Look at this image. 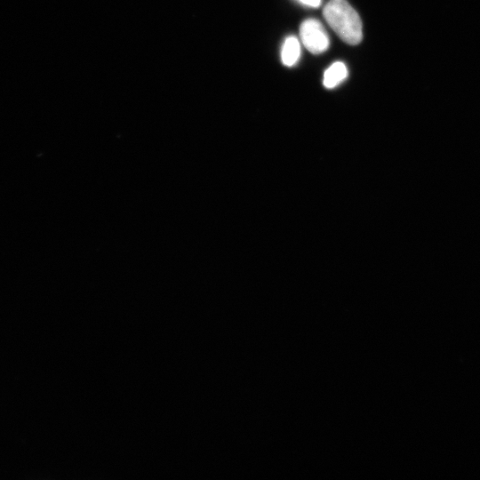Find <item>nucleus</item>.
<instances>
[{
  "instance_id": "obj_1",
  "label": "nucleus",
  "mask_w": 480,
  "mask_h": 480,
  "mask_svg": "<svg viewBox=\"0 0 480 480\" xmlns=\"http://www.w3.org/2000/svg\"><path fill=\"white\" fill-rule=\"evenodd\" d=\"M324 17L330 27L348 44L362 41V21L347 0H330L324 8Z\"/></svg>"
},
{
  "instance_id": "obj_2",
  "label": "nucleus",
  "mask_w": 480,
  "mask_h": 480,
  "mask_svg": "<svg viewBox=\"0 0 480 480\" xmlns=\"http://www.w3.org/2000/svg\"><path fill=\"white\" fill-rule=\"evenodd\" d=\"M300 36L304 46L314 54L324 52L329 47L326 30L316 19H308L301 23Z\"/></svg>"
},
{
  "instance_id": "obj_3",
  "label": "nucleus",
  "mask_w": 480,
  "mask_h": 480,
  "mask_svg": "<svg viewBox=\"0 0 480 480\" xmlns=\"http://www.w3.org/2000/svg\"><path fill=\"white\" fill-rule=\"evenodd\" d=\"M348 76V70L343 62L337 61L331 65L324 72L323 84L332 89L343 81Z\"/></svg>"
},
{
  "instance_id": "obj_4",
  "label": "nucleus",
  "mask_w": 480,
  "mask_h": 480,
  "mask_svg": "<svg viewBox=\"0 0 480 480\" xmlns=\"http://www.w3.org/2000/svg\"><path fill=\"white\" fill-rule=\"evenodd\" d=\"M300 47L298 39L295 36H288L283 45L281 58L284 65L287 67L293 66L299 60Z\"/></svg>"
},
{
  "instance_id": "obj_5",
  "label": "nucleus",
  "mask_w": 480,
  "mask_h": 480,
  "mask_svg": "<svg viewBox=\"0 0 480 480\" xmlns=\"http://www.w3.org/2000/svg\"><path fill=\"white\" fill-rule=\"evenodd\" d=\"M303 4L311 6V7H318L320 5L321 0H299Z\"/></svg>"
}]
</instances>
